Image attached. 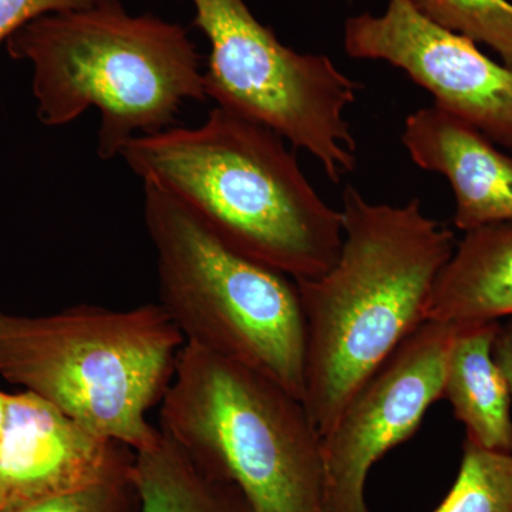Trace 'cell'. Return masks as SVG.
Segmentation results:
<instances>
[{
  "instance_id": "cell-1",
  "label": "cell",
  "mask_w": 512,
  "mask_h": 512,
  "mask_svg": "<svg viewBox=\"0 0 512 512\" xmlns=\"http://www.w3.org/2000/svg\"><path fill=\"white\" fill-rule=\"evenodd\" d=\"M343 244L325 274L296 281L305 318L303 406L325 436L360 384L426 322L454 235L414 198L373 204L343 191Z\"/></svg>"
},
{
  "instance_id": "cell-2",
  "label": "cell",
  "mask_w": 512,
  "mask_h": 512,
  "mask_svg": "<svg viewBox=\"0 0 512 512\" xmlns=\"http://www.w3.org/2000/svg\"><path fill=\"white\" fill-rule=\"evenodd\" d=\"M121 157L229 247L295 281L338 261L342 212L322 200L271 128L215 107L200 126L133 138Z\"/></svg>"
},
{
  "instance_id": "cell-3",
  "label": "cell",
  "mask_w": 512,
  "mask_h": 512,
  "mask_svg": "<svg viewBox=\"0 0 512 512\" xmlns=\"http://www.w3.org/2000/svg\"><path fill=\"white\" fill-rule=\"evenodd\" d=\"M32 66L36 114L60 127L99 110L97 153L174 127L185 101L208 100L197 46L178 23L131 15L120 0L40 16L6 40Z\"/></svg>"
},
{
  "instance_id": "cell-4",
  "label": "cell",
  "mask_w": 512,
  "mask_h": 512,
  "mask_svg": "<svg viewBox=\"0 0 512 512\" xmlns=\"http://www.w3.org/2000/svg\"><path fill=\"white\" fill-rule=\"evenodd\" d=\"M185 345L160 303L0 312V377L134 453L160 439L147 414L163 402Z\"/></svg>"
},
{
  "instance_id": "cell-5",
  "label": "cell",
  "mask_w": 512,
  "mask_h": 512,
  "mask_svg": "<svg viewBox=\"0 0 512 512\" xmlns=\"http://www.w3.org/2000/svg\"><path fill=\"white\" fill-rule=\"evenodd\" d=\"M143 184L158 303L185 342L303 400L305 318L295 279L235 251L170 192Z\"/></svg>"
},
{
  "instance_id": "cell-6",
  "label": "cell",
  "mask_w": 512,
  "mask_h": 512,
  "mask_svg": "<svg viewBox=\"0 0 512 512\" xmlns=\"http://www.w3.org/2000/svg\"><path fill=\"white\" fill-rule=\"evenodd\" d=\"M160 430L256 512H328L319 430L302 400L255 370L187 343Z\"/></svg>"
},
{
  "instance_id": "cell-7",
  "label": "cell",
  "mask_w": 512,
  "mask_h": 512,
  "mask_svg": "<svg viewBox=\"0 0 512 512\" xmlns=\"http://www.w3.org/2000/svg\"><path fill=\"white\" fill-rule=\"evenodd\" d=\"M210 42L205 93L217 107L271 128L311 154L332 183L353 173L357 143L346 110L360 84L330 57L279 42L244 0H190Z\"/></svg>"
},
{
  "instance_id": "cell-8",
  "label": "cell",
  "mask_w": 512,
  "mask_h": 512,
  "mask_svg": "<svg viewBox=\"0 0 512 512\" xmlns=\"http://www.w3.org/2000/svg\"><path fill=\"white\" fill-rule=\"evenodd\" d=\"M460 328L426 320L360 384L322 436L328 512H370V470L409 440L427 410L443 399L448 353Z\"/></svg>"
},
{
  "instance_id": "cell-9",
  "label": "cell",
  "mask_w": 512,
  "mask_h": 512,
  "mask_svg": "<svg viewBox=\"0 0 512 512\" xmlns=\"http://www.w3.org/2000/svg\"><path fill=\"white\" fill-rule=\"evenodd\" d=\"M352 59L383 60L433 96L434 106L512 148V69L485 56L466 36L421 16L409 0H389L382 15L345 25Z\"/></svg>"
},
{
  "instance_id": "cell-10",
  "label": "cell",
  "mask_w": 512,
  "mask_h": 512,
  "mask_svg": "<svg viewBox=\"0 0 512 512\" xmlns=\"http://www.w3.org/2000/svg\"><path fill=\"white\" fill-rule=\"evenodd\" d=\"M136 456L36 394L6 393L0 427V512L100 480Z\"/></svg>"
},
{
  "instance_id": "cell-11",
  "label": "cell",
  "mask_w": 512,
  "mask_h": 512,
  "mask_svg": "<svg viewBox=\"0 0 512 512\" xmlns=\"http://www.w3.org/2000/svg\"><path fill=\"white\" fill-rule=\"evenodd\" d=\"M402 143L417 167L447 178L457 229L512 222V156L476 127L433 104L407 116Z\"/></svg>"
},
{
  "instance_id": "cell-12",
  "label": "cell",
  "mask_w": 512,
  "mask_h": 512,
  "mask_svg": "<svg viewBox=\"0 0 512 512\" xmlns=\"http://www.w3.org/2000/svg\"><path fill=\"white\" fill-rule=\"evenodd\" d=\"M512 318V222L466 232L431 291L426 320L471 323Z\"/></svg>"
},
{
  "instance_id": "cell-13",
  "label": "cell",
  "mask_w": 512,
  "mask_h": 512,
  "mask_svg": "<svg viewBox=\"0 0 512 512\" xmlns=\"http://www.w3.org/2000/svg\"><path fill=\"white\" fill-rule=\"evenodd\" d=\"M500 323L461 325L448 353L443 399L463 423L466 440L512 454V396L494 359Z\"/></svg>"
},
{
  "instance_id": "cell-14",
  "label": "cell",
  "mask_w": 512,
  "mask_h": 512,
  "mask_svg": "<svg viewBox=\"0 0 512 512\" xmlns=\"http://www.w3.org/2000/svg\"><path fill=\"white\" fill-rule=\"evenodd\" d=\"M141 512H256L237 485L201 466L161 431L134 461Z\"/></svg>"
},
{
  "instance_id": "cell-15",
  "label": "cell",
  "mask_w": 512,
  "mask_h": 512,
  "mask_svg": "<svg viewBox=\"0 0 512 512\" xmlns=\"http://www.w3.org/2000/svg\"><path fill=\"white\" fill-rule=\"evenodd\" d=\"M430 512H512V454L464 440L456 480Z\"/></svg>"
},
{
  "instance_id": "cell-16",
  "label": "cell",
  "mask_w": 512,
  "mask_h": 512,
  "mask_svg": "<svg viewBox=\"0 0 512 512\" xmlns=\"http://www.w3.org/2000/svg\"><path fill=\"white\" fill-rule=\"evenodd\" d=\"M440 28L487 45L512 69V3L508 0H409Z\"/></svg>"
},
{
  "instance_id": "cell-17",
  "label": "cell",
  "mask_w": 512,
  "mask_h": 512,
  "mask_svg": "<svg viewBox=\"0 0 512 512\" xmlns=\"http://www.w3.org/2000/svg\"><path fill=\"white\" fill-rule=\"evenodd\" d=\"M134 461L136 456L92 484L3 512H141Z\"/></svg>"
},
{
  "instance_id": "cell-18",
  "label": "cell",
  "mask_w": 512,
  "mask_h": 512,
  "mask_svg": "<svg viewBox=\"0 0 512 512\" xmlns=\"http://www.w3.org/2000/svg\"><path fill=\"white\" fill-rule=\"evenodd\" d=\"M100 0H0V43L29 22L50 15L90 8Z\"/></svg>"
},
{
  "instance_id": "cell-19",
  "label": "cell",
  "mask_w": 512,
  "mask_h": 512,
  "mask_svg": "<svg viewBox=\"0 0 512 512\" xmlns=\"http://www.w3.org/2000/svg\"><path fill=\"white\" fill-rule=\"evenodd\" d=\"M494 359L500 367L512 396V318L500 323L494 342Z\"/></svg>"
},
{
  "instance_id": "cell-20",
  "label": "cell",
  "mask_w": 512,
  "mask_h": 512,
  "mask_svg": "<svg viewBox=\"0 0 512 512\" xmlns=\"http://www.w3.org/2000/svg\"><path fill=\"white\" fill-rule=\"evenodd\" d=\"M5 400L6 393H3L2 390H0V427H2L3 416H5Z\"/></svg>"
}]
</instances>
